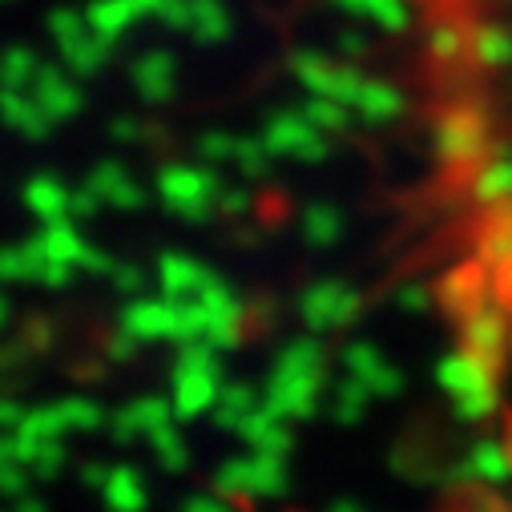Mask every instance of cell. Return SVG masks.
Masks as SVG:
<instances>
[{
	"mask_svg": "<svg viewBox=\"0 0 512 512\" xmlns=\"http://www.w3.org/2000/svg\"><path fill=\"white\" fill-rule=\"evenodd\" d=\"M327 388V351L319 335H299L279 347L271 375L263 383V404L287 424H307L323 412Z\"/></svg>",
	"mask_w": 512,
	"mask_h": 512,
	"instance_id": "1",
	"label": "cell"
},
{
	"mask_svg": "<svg viewBox=\"0 0 512 512\" xmlns=\"http://www.w3.org/2000/svg\"><path fill=\"white\" fill-rule=\"evenodd\" d=\"M436 388L448 396L452 416L460 424H484L500 408L496 371L480 355H472L468 347H456V351L440 355V363H436Z\"/></svg>",
	"mask_w": 512,
	"mask_h": 512,
	"instance_id": "2",
	"label": "cell"
},
{
	"mask_svg": "<svg viewBox=\"0 0 512 512\" xmlns=\"http://www.w3.org/2000/svg\"><path fill=\"white\" fill-rule=\"evenodd\" d=\"M222 351H214L210 343H186L178 347V359L170 367V404L178 420H198L206 412H214L218 396H222Z\"/></svg>",
	"mask_w": 512,
	"mask_h": 512,
	"instance_id": "3",
	"label": "cell"
},
{
	"mask_svg": "<svg viewBox=\"0 0 512 512\" xmlns=\"http://www.w3.org/2000/svg\"><path fill=\"white\" fill-rule=\"evenodd\" d=\"M492 146V125L488 113L472 101H460L452 109H444L432 125V154L440 166L448 170H464V166H480L488 158Z\"/></svg>",
	"mask_w": 512,
	"mask_h": 512,
	"instance_id": "4",
	"label": "cell"
},
{
	"mask_svg": "<svg viewBox=\"0 0 512 512\" xmlns=\"http://www.w3.org/2000/svg\"><path fill=\"white\" fill-rule=\"evenodd\" d=\"M210 488L230 500H279L291 492V468L283 456H263L246 448L242 456H230L214 468Z\"/></svg>",
	"mask_w": 512,
	"mask_h": 512,
	"instance_id": "5",
	"label": "cell"
},
{
	"mask_svg": "<svg viewBox=\"0 0 512 512\" xmlns=\"http://www.w3.org/2000/svg\"><path fill=\"white\" fill-rule=\"evenodd\" d=\"M222 178L214 174V166H186V162H166L158 170V198L170 214H178L182 222H210L218 214L222 202Z\"/></svg>",
	"mask_w": 512,
	"mask_h": 512,
	"instance_id": "6",
	"label": "cell"
},
{
	"mask_svg": "<svg viewBox=\"0 0 512 512\" xmlns=\"http://www.w3.org/2000/svg\"><path fill=\"white\" fill-rule=\"evenodd\" d=\"M45 25H49V37H53V45H57V53H61V65H65L73 77H97V73L105 69V61H109V41L97 37V29L89 25L85 13L61 5V9L49 13Z\"/></svg>",
	"mask_w": 512,
	"mask_h": 512,
	"instance_id": "7",
	"label": "cell"
},
{
	"mask_svg": "<svg viewBox=\"0 0 512 512\" xmlns=\"http://www.w3.org/2000/svg\"><path fill=\"white\" fill-rule=\"evenodd\" d=\"M295 307H299V319L311 335H331V331H343L359 319L363 295L343 279H319V283L303 287Z\"/></svg>",
	"mask_w": 512,
	"mask_h": 512,
	"instance_id": "8",
	"label": "cell"
},
{
	"mask_svg": "<svg viewBox=\"0 0 512 512\" xmlns=\"http://www.w3.org/2000/svg\"><path fill=\"white\" fill-rule=\"evenodd\" d=\"M263 142L271 146L275 158H291L299 166H319L331 154L327 134L319 130V125L303 109H275L263 121Z\"/></svg>",
	"mask_w": 512,
	"mask_h": 512,
	"instance_id": "9",
	"label": "cell"
},
{
	"mask_svg": "<svg viewBox=\"0 0 512 512\" xmlns=\"http://www.w3.org/2000/svg\"><path fill=\"white\" fill-rule=\"evenodd\" d=\"M287 65L307 93L335 97L343 105H355V97L363 89V73L355 69V61H335V57H323L319 49H295Z\"/></svg>",
	"mask_w": 512,
	"mask_h": 512,
	"instance_id": "10",
	"label": "cell"
},
{
	"mask_svg": "<svg viewBox=\"0 0 512 512\" xmlns=\"http://www.w3.org/2000/svg\"><path fill=\"white\" fill-rule=\"evenodd\" d=\"M460 347H468L492 371H500L508 351H512V311H504L496 299H488L484 307L468 311L460 319Z\"/></svg>",
	"mask_w": 512,
	"mask_h": 512,
	"instance_id": "11",
	"label": "cell"
},
{
	"mask_svg": "<svg viewBox=\"0 0 512 512\" xmlns=\"http://www.w3.org/2000/svg\"><path fill=\"white\" fill-rule=\"evenodd\" d=\"M339 363H343V375H355L359 383H367V392L375 400H396L404 396V371L383 355L371 339H351L343 343L339 351Z\"/></svg>",
	"mask_w": 512,
	"mask_h": 512,
	"instance_id": "12",
	"label": "cell"
},
{
	"mask_svg": "<svg viewBox=\"0 0 512 512\" xmlns=\"http://www.w3.org/2000/svg\"><path fill=\"white\" fill-rule=\"evenodd\" d=\"M198 303L206 307V343L214 351H234L242 343V323H246V303L238 299V291L214 275L198 295Z\"/></svg>",
	"mask_w": 512,
	"mask_h": 512,
	"instance_id": "13",
	"label": "cell"
},
{
	"mask_svg": "<svg viewBox=\"0 0 512 512\" xmlns=\"http://www.w3.org/2000/svg\"><path fill=\"white\" fill-rule=\"evenodd\" d=\"M452 480L456 484H480V488L512 484V448H508V440H496V436L472 440L468 452L460 456Z\"/></svg>",
	"mask_w": 512,
	"mask_h": 512,
	"instance_id": "14",
	"label": "cell"
},
{
	"mask_svg": "<svg viewBox=\"0 0 512 512\" xmlns=\"http://www.w3.org/2000/svg\"><path fill=\"white\" fill-rule=\"evenodd\" d=\"M436 299H440V307H444L448 315L464 319L468 311H476V307H484L488 299H496V295H492V271H488L480 259L460 263V267H452V271L440 279Z\"/></svg>",
	"mask_w": 512,
	"mask_h": 512,
	"instance_id": "15",
	"label": "cell"
},
{
	"mask_svg": "<svg viewBox=\"0 0 512 512\" xmlns=\"http://www.w3.org/2000/svg\"><path fill=\"white\" fill-rule=\"evenodd\" d=\"M170 420H178L170 400H162V396H138V400H130L125 408H117V412L109 416V436H113L117 444L150 440V436L162 432Z\"/></svg>",
	"mask_w": 512,
	"mask_h": 512,
	"instance_id": "16",
	"label": "cell"
},
{
	"mask_svg": "<svg viewBox=\"0 0 512 512\" xmlns=\"http://www.w3.org/2000/svg\"><path fill=\"white\" fill-rule=\"evenodd\" d=\"M41 250H45V263L49 267H65V271H85L89 275V267H93V254H97V246H89L85 238H81V230H77V222L73 218H57V222H41Z\"/></svg>",
	"mask_w": 512,
	"mask_h": 512,
	"instance_id": "17",
	"label": "cell"
},
{
	"mask_svg": "<svg viewBox=\"0 0 512 512\" xmlns=\"http://www.w3.org/2000/svg\"><path fill=\"white\" fill-rule=\"evenodd\" d=\"M210 279H214V271L202 259H194V254H182V250L158 254V287H162V299H170V303L198 299Z\"/></svg>",
	"mask_w": 512,
	"mask_h": 512,
	"instance_id": "18",
	"label": "cell"
},
{
	"mask_svg": "<svg viewBox=\"0 0 512 512\" xmlns=\"http://www.w3.org/2000/svg\"><path fill=\"white\" fill-rule=\"evenodd\" d=\"M121 331H130L142 347L146 343H162L170 339L174 343V303L170 299H130L121 307V319H117Z\"/></svg>",
	"mask_w": 512,
	"mask_h": 512,
	"instance_id": "19",
	"label": "cell"
},
{
	"mask_svg": "<svg viewBox=\"0 0 512 512\" xmlns=\"http://www.w3.org/2000/svg\"><path fill=\"white\" fill-rule=\"evenodd\" d=\"M130 81H134V89H138V97L146 105H166L174 97V85H178V61H174V53L146 49L130 65Z\"/></svg>",
	"mask_w": 512,
	"mask_h": 512,
	"instance_id": "20",
	"label": "cell"
},
{
	"mask_svg": "<svg viewBox=\"0 0 512 512\" xmlns=\"http://www.w3.org/2000/svg\"><path fill=\"white\" fill-rule=\"evenodd\" d=\"M33 97L53 117V125L81 113V89H77V77L65 65H41V73L33 81Z\"/></svg>",
	"mask_w": 512,
	"mask_h": 512,
	"instance_id": "21",
	"label": "cell"
},
{
	"mask_svg": "<svg viewBox=\"0 0 512 512\" xmlns=\"http://www.w3.org/2000/svg\"><path fill=\"white\" fill-rule=\"evenodd\" d=\"M250 452H263V456H291V448H295V436H291V424L283 420V416H275L267 404L259 408V412H250L246 420H242V428L234 432Z\"/></svg>",
	"mask_w": 512,
	"mask_h": 512,
	"instance_id": "22",
	"label": "cell"
},
{
	"mask_svg": "<svg viewBox=\"0 0 512 512\" xmlns=\"http://www.w3.org/2000/svg\"><path fill=\"white\" fill-rule=\"evenodd\" d=\"M93 190H97V198L105 202V206H113V210H142L146 206V190L130 178V170H125L121 162H97L93 170H89V178H85Z\"/></svg>",
	"mask_w": 512,
	"mask_h": 512,
	"instance_id": "23",
	"label": "cell"
},
{
	"mask_svg": "<svg viewBox=\"0 0 512 512\" xmlns=\"http://www.w3.org/2000/svg\"><path fill=\"white\" fill-rule=\"evenodd\" d=\"M472 198H476L484 210L512 206V146L488 154V158L476 166V174H472Z\"/></svg>",
	"mask_w": 512,
	"mask_h": 512,
	"instance_id": "24",
	"label": "cell"
},
{
	"mask_svg": "<svg viewBox=\"0 0 512 512\" xmlns=\"http://www.w3.org/2000/svg\"><path fill=\"white\" fill-rule=\"evenodd\" d=\"M0 113H5L9 130H17L29 142H45L49 130H53V117L41 109L33 89H5V93H0Z\"/></svg>",
	"mask_w": 512,
	"mask_h": 512,
	"instance_id": "25",
	"label": "cell"
},
{
	"mask_svg": "<svg viewBox=\"0 0 512 512\" xmlns=\"http://www.w3.org/2000/svg\"><path fill=\"white\" fill-rule=\"evenodd\" d=\"M21 202L41 222H57V218H69L73 214V190L61 178H53V174H33L21 186Z\"/></svg>",
	"mask_w": 512,
	"mask_h": 512,
	"instance_id": "26",
	"label": "cell"
},
{
	"mask_svg": "<svg viewBox=\"0 0 512 512\" xmlns=\"http://www.w3.org/2000/svg\"><path fill=\"white\" fill-rule=\"evenodd\" d=\"M101 504L109 512H146V504H150L146 476L134 464H113L101 484Z\"/></svg>",
	"mask_w": 512,
	"mask_h": 512,
	"instance_id": "27",
	"label": "cell"
},
{
	"mask_svg": "<svg viewBox=\"0 0 512 512\" xmlns=\"http://www.w3.org/2000/svg\"><path fill=\"white\" fill-rule=\"evenodd\" d=\"M476 259L488 271H500L512 263V206H496L488 210L480 234H476Z\"/></svg>",
	"mask_w": 512,
	"mask_h": 512,
	"instance_id": "28",
	"label": "cell"
},
{
	"mask_svg": "<svg viewBox=\"0 0 512 512\" xmlns=\"http://www.w3.org/2000/svg\"><path fill=\"white\" fill-rule=\"evenodd\" d=\"M263 408V388H254V383H246V379H226L222 383V396H218V404H214V428H222V432H238L242 428V420L250 416V412H259Z\"/></svg>",
	"mask_w": 512,
	"mask_h": 512,
	"instance_id": "29",
	"label": "cell"
},
{
	"mask_svg": "<svg viewBox=\"0 0 512 512\" xmlns=\"http://www.w3.org/2000/svg\"><path fill=\"white\" fill-rule=\"evenodd\" d=\"M351 109H355L367 125H388V121L404 117L408 101H404V93H400L396 85L363 77V89H359V97H355V105H351Z\"/></svg>",
	"mask_w": 512,
	"mask_h": 512,
	"instance_id": "30",
	"label": "cell"
},
{
	"mask_svg": "<svg viewBox=\"0 0 512 512\" xmlns=\"http://www.w3.org/2000/svg\"><path fill=\"white\" fill-rule=\"evenodd\" d=\"M85 17H89V25L97 29V37H105V41L113 45L117 37L130 33V25H138L146 13H142L138 0H89Z\"/></svg>",
	"mask_w": 512,
	"mask_h": 512,
	"instance_id": "31",
	"label": "cell"
},
{
	"mask_svg": "<svg viewBox=\"0 0 512 512\" xmlns=\"http://www.w3.org/2000/svg\"><path fill=\"white\" fill-rule=\"evenodd\" d=\"M343 230H347V218H343V210L331 206V202H311V206L299 214V234H303V242L315 246V250L335 246V242L343 238Z\"/></svg>",
	"mask_w": 512,
	"mask_h": 512,
	"instance_id": "32",
	"label": "cell"
},
{
	"mask_svg": "<svg viewBox=\"0 0 512 512\" xmlns=\"http://www.w3.org/2000/svg\"><path fill=\"white\" fill-rule=\"evenodd\" d=\"M371 392H367V383H359L355 375H343L335 388L327 392V412H331V420L339 424V428H355L363 416H367V408H371Z\"/></svg>",
	"mask_w": 512,
	"mask_h": 512,
	"instance_id": "33",
	"label": "cell"
},
{
	"mask_svg": "<svg viewBox=\"0 0 512 512\" xmlns=\"http://www.w3.org/2000/svg\"><path fill=\"white\" fill-rule=\"evenodd\" d=\"M472 61L480 69H508L512 65V29L508 25H496V21H484L472 29Z\"/></svg>",
	"mask_w": 512,
	"mask_h": 512,
	"instance_id": "34",
	"label": "cell"
},
{
	"mask_svg": "<svg viewBox=\"0 0 512 512\" xmlns=\"http://www.w3.org/2000/svg\"><path fill=\"white\" fill-rule=\"evenodd\" d=\"M0 275L9 283H41L45 275V250H41V238H25L17 246H9L0 254Z\"/></svg>",
	"mask_w": 512,
	"mask_h": 512,
	"instance_id": "35",
	"label": "cell"
},
{
	"mask_svg": "<svg viewBox=\"0 0 512 512\" xmlns=\"http://www.w3.org/2000/svg\"><path fill=\"white\" fill-rule=\"evenodd\" d=\"M234 21L222 0H190V37L198 45H222L230 37Z\"/></svg>",
	"mask_w": 512,
	"mask_h": 512,
	"instance_id": "36",
	"label": "cell"
},
{
	"mask_svg": "<svg viewBox=\"0 0 512 512\" xmlns=\"http://www.w3.org/2000/svg\"><path fill=\"white\" fill-rule=\"evenodd\" d=\"M428 57L432 61H440V65H456L468 49H472V33L464 29V25H456V21H440V25H432L428 29Z\"/></svg>",
	"mask_w": 512,
	"mask_h": 512,
	"instance_id": "37",
	"label": "cell"
},
{
	"mask_svg": "<svg viewBox=\"0 0 512 512\" xmlns=\"http://www.w3.org/2000/svg\"><path fill=\"white\" fill-rule=\"evenodd\" d=\"M234 166H238V174H242L246 182H267V178H271L275 154H271V146L263 142V134L238 138V146H234Z\"/></svg>",
	"mask_w": 512,
	"mask_h": 512,
	"instance_id": "38",
	"label": "cell"
},
{
	"mask_svg": "<svg viewBox=\"0 0 512 512\" xmlns=\"http://www.w3.org/2000/svg\"><path fill=\"white\" fill-rule=\"evenodd\" d=\"M146 444H150V452H154L162 472H186L190 468V444H186V436H182V428L174 420L162 432H154Z\"/></svg>",
	"mask_w": 512,
	"mask_h": 512,
	"instance_id": "39",
	"label": "cell"
},
{
	"mask_svg": "<svg viewBox=\"0 0 512 512\" xmlns=\"http://www.w3.org/2000/svg\"><path fill=\"white\" fill-rule=\"evenodd\" d=\"M323 134H343L347 125H351V105H343V101H335V97H319V93H307L303 97V105H299Z\"/></svg>",
	"mask_w": 512,
	"mask_h": 512,
	"instance_id": "40",
	"label": "cell"
},
{
	"mask_svg": "<svg viewBox=\"0 0 512 512\" xmlns=\"http://www.w3.org/2000/svg\"><path fill=\"white\" fill-rule=\"evenodd\" d=\"M41 65H45V61H41L29 45H13V49L5 53V65H0V73H5V89H33Z\"/></svg>",
	"mask_w": 512,
	"mask_h": 512,
	"instance_id": "41",
	"label": "cell"
},
{
	"mask_svg": "<svg viewBox=\"0 0 512 512\" xmlns=\"http://www.w3.org/2000/svg\"><path fill=\"white\" fill-rule=\"evenodd\" d=\"M57 408H61V416H65L69 436H73V432H97V428H109L105 412H101L93 400H85V396H65V400H57Z\"/></svg>",
	"mask_w": 512,
	"mask_h": 512,
	"instance_id": "42",
	"label": "cell"
},
{
	"mask_svg": "<svg viewBox=\"0 0 512 512\" xmlns=\"http://www.w3.org/2000/svg\"><path fill=\"white\" fill-rule=\"evenodd\" d=\"M363 17L383 33H404L412 25V5L408 0H363Z\"/></svg>",
	"mask_w": 512,
	"mask_h": 512,
	"instance_id": "43",
	"label": "cell"
},
{
	"mask_svg": "<svg viewBox=\"0 0 512 512\" xmlns=\"http://www.w3.org/2000/svg\"><path fill=\"white\" fill-rule=\"evenodd\" d=\"M69 464V440H41L33 456V476L37 480H57Z\"/></svg>",
	"mask_w": 512,
	"mask_h": 512,
	"instance_id": "44",
	"label": "cell"
},
{
	"mask_svg": "<svg viewBox=\"0 0 512 512\" xmlns=\"http://www.w3.org/2000/svg\"><path fill=\"white\" fill-rule=\"evenodd\" d=\"M234 146H238L234 134H226V130H206V134L198 138V158H202L206 166H222V162H234Z\"/></svg>",
	"mask_w": 512,
	"mask_h": 512,
	"instance_id": "45",
	"label": "cell"
},
{
	"mask_svg": "<svg viewBox=\"0 0 512 512\" xmlns=\"http://www.w3.org/2000/svg\"><path fill=\"white\" fill-rule=\"evenodd\" d=\"M392 303H396L404 315H420V311H428V307L436 303V291H432L428 283H420V279H408V283L396 287Z\"/></svg>",
	"mask_w": 512,
	"mask_h": 512,
	"instance_id": "46",
	"label": "cell"
},
{
	"mask_svg": "<svg viewBox=\"0 0 512 512\" xmlns=\"http://www.w3.org/2000/svg\"><path fill=\"white\" fill-rule=\"evenodd\" d=\"M33 488V472L25 464H0V492L9 500H25Z\"/></svg>",
	"mask_w": 512,
	"mask_h": 512,
	"instance_id": "47",
	"label": "cell"
},
{
	"mask_svg": "<svg viewBox=\"0 0 512 512\" xmlns=\"http://www.w3.org/2000/svg\"><path fill=\"white\" fill-rule=\"evenodd\" d=\"M464 512H512L496 488H480V484H468L464 492Z\"/></svg>",
	"mask_w": 512,
	"mask_h": 512,
	"instance_id": "48",
	"label": "cell"
},
{
	"mask_svg": "<svg viewBox=\"0 0 512 512\" xmlns=\"http://www.w3.org/2000/svg\"><path fill=\"white\" fill-rule=\"evenodd\" d=\"M109 283L117 287V295H130V299H142V291H146V275L138 267H130V263H117Z\"/></svg>",
	"mask_w": 512,
	"mask_h": 512,
	"instance_id": "49",
	"label": "cell"
},
{
	"mask_svg": "<svg viewBox=\"0 0 512 512\" xmlns=\"http://www.w3.org/2000/svg\"><path fill=\"white\" fill-rule=\"evenodd\" d=\"M250 210H254V194H250L246 186H226V190H222L218 214H226V218H242V214H250Z\"/></svg>",
	"mask_w": 512,
	"mask_h": 512,
	"instance_id": "50",
	"label": "cell"
},
{
	"mask_svg": "<svg viewBox=\"0 0 512 512\" xmlns=\"http://www.w3.org/2000/svg\"><path fill=\"white\" fill-rule=\"evenodd\" d=\"M182 512H242V508H238V500H230V496L198 492V496H190V500L182 504Z\"/></svg>",
	"mask_w": 512,
	"mask_h": 512,
	"instance_id": "51",
	"label": "cell"
},
{
	"mask_svg": "<svg viewBox=\"0 0 512 512\" xmlns=\"http://www.w3.org/2000/svg\"><path fill=\"white\" fill-rule=\"evenodd\" d=\"M138 347H142V343H138L130 331H121V327H117V331L105 339V355H109L113 363H130V359L138 355Z\"/></svg>",
	"mask_w": 512,
	"mask_h": 512,
	"instance_id": "52",
	"label": "cell"
},
{
	"mask_svg": "<svg viewBox=\"0 0 512 512\" xmlns=\"http://www.w3.org/2000/svg\"><path fill=\"white\" fill-rule=\"evenodd\" d=\"M162 25H170L174 33H190V0H166L162 13H158Z\"/></svg>",
	"mask_w": 512,
	"mask_h": 512,
	"instance_id": "53",
	"label": "cell"
},
{
	"mask_svg": "<svg viewBox=\"0 0 512 512\" xmlns=\"http://www.w3.org/2000/svg\"><path fill=\"white\" fill-rule=\"evenodd\" d=\"M142 134H146V125H142L138 117H113V121H109V138L121 142V146L142 142Z\"/></svg>",
	"mask_w": 512,
	"mask_h": 512,
	"instance_id": "54",
	"label": "cell"
},
{
	"mask_svg": "<svg viewBox=\"0 0 512 512\" xmlns=\"http://www.w3.org/2000/svg\"><path fill=\"white\" fill-rule=\"evenodd\" d=\"M101 206H105V202H101V198H97V190L85 182V186H77V190H73V214H69V218H73V222H77V218H93Z\"/></svg>",
	"mask_w": 512,
	"mask_h": 512,
	"instance_id": "55",
	"label": "cell"
},
{
	"mask_svg": "<svg viewBox=\"0 0 512 512\" xmlns=\"http://www.w3.org/2000/svg\"><path fill=\"white\" fill-rule=\"evenodd\" d=\"M335 49H339L347 61H355V57H363V53H367V37H363L359 29H343V33H339V41H335Z\"/></svg>",
	"mask_w": 512,
	"mask_h": 512,
	"instance_id": "56",
	"label": "cell"
},
{
	"mask_svg": "<svg viewBox=\"0 0 512 512\" xmlns=\"http://www.w3.org/2000/svg\"><path fill=\"white\" fill-rule=\"evenodd\" d=\"M492 295H496V303L504 311H512V263L500 267V271H492Z\"/></svg>",
	"mask_w": 512,
	"mask_h": 512,
	"instance_id": "57",
	"label": "cell"
},
{
	"mask_svg": "<svg viewBox=\"0 0 512 512\" xmlns=\"http://www.w3.org/2000/svg\"><path fill=\"white\" fill-rule=\"evenodd\" d=\"M25 416H29V408L21 400H5V404H0V428H5V432H17L25 424Z\"/></svg>",
	"mask_w": 512,
	"mask_h": 512,
	"instance_id": "58",
	"label": "cell"
},
{
	"mask_svg": "<svg viewBox=\"0 0 512 512\" xmlns=\"http://www.w3.org/2000/svg\"><path fill=\"white\" fill-rule=\"evenodd\" d=\"M109 468H113V464H97V460H89V464L81 468V484H85V488H93V492H101V484H105Z\"/></svg>",
	"mask_w": 512,
	"mask_h": 512,
	"instance_id": "59",
	"label": "cell"
},
{
	"mask_svg": "<svg viewBox=\"0 0 512 512\" xmlns=\"http://www.w3.org/2000/svg\"><path fill=\"white\" fill-rule=\"evenodd\" d=\"M9 512H49V508H45L41 500H33V496H25V500H17V504H13Z\"/></svg>",
	"mask_w": 512,
	"mask_h": 512,
	"instance_id": "60",
	"label": "cell"
},
{
	"mask_svg": "<svg viewBox=\"0 0 512 512\" xmlns=\"http://www.w3.org/2000/svg\"><path fill=\"white\" fill-rule=\"evenodd\" d=\"M327 512H367V508H363V504H355V500H335Z\"/></svg>",
	"mask_w": 512,
	"mask_h": 512,
	"instance_id": "61",
	"label": "cell"
},
{
	"mask_svg": "<svg viewBox=\"0 0 512 512\" xmlns=\"http://www.w3.org/2000/svg\"><path fill=\"white\" fill-rule=\"evenodd\" d=\"M138 5H142V13H146V17H158L166 0H138Z\"/></svg>",
	"mask_w": 512,
	"mask_h": 512,
	"instance_id": "62",
	"label": "cell"
},
{
	"mask_svg": "<svg viewBox=\"0 0 512 512\" xmlns=\"http://www.w3.org/2000/svg\"><path fill=\"white\" fill-rule=\"evenodd\" d=\"M500 5H512V0H500Z\"/></svg>",
	"mask_w": 512,
	"mask_h": 512,
	"instance_id": "63",
	"label": "cell"
},
{
	"mask_svg": "<svg viewBox=\"0 0 512 512\" xmlns=\"http://www.w3.org/2000/svg\"><path fill=\"white\" fill-rule=\"evenodd\" d=\"M508 448H512V436H508Z\"/></svg>",
	"mask_w": 512,
	"mask_h": 512,
	"instance_id": "64",
	"label": "cell"
}]
</instances>
